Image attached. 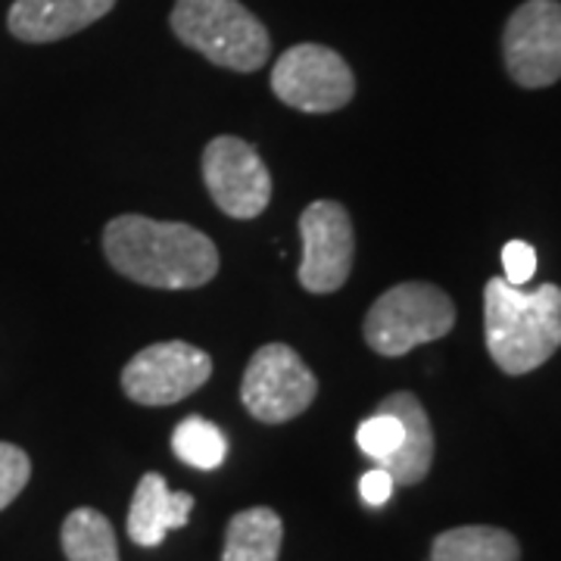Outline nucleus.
Wrapping results in <instances>:
<instances>
[{"label": "nucleus", "instance_id": "nucleus-4", "mask_svg": "<svg viewBox=\"0 0 561 561\" xmlns=\"http://www.w3.org/2000/svg\"><path fill=\"white\" fill-rule=\"evenodd\" d=\"M456 324L449 294L427 280H405L371 302L365 316V343L387 359L412 353L421 343L446 337Z\"/></svg>", "mask_w": 561, "mask_h": 561}, {"label": "nucleus", "instance_id": "nucleus-13", "mask_svg": "<svg viewBox=\"0 0 561 561\" xmlns=\"http://www.w3.org/2000/svg\"><path fill=\"white\" fill-rule=\"evenodd\" d=\"M191 512H194V496L169 490L165 478L150 471L140 478L128 508V537L138 546L153 549L165 540L169 530H179L191 522Z\"/></svg>", "mask_w": 561, "mask_h": 561}, {"label": "nucleus", "instance_id": "nucleus-5", "mask_svg": "<svg viewBox=\"0 0 561 561\" xmlns=\"http://www.w3.org/2000/svg\"><path fill=\"white\" fill-rule=\"evenodd\" d=\"M316 393V375L287 343H265L243 371L241 400L247 412L262 424L294 421L312 405Z\"/></svg>", "mask_w": 561, "mask_h": 561}, {"label": "nucleus", "instance_id": "nucleus-1", "mask_svg": "<svg viewBox=\"0 0 561 561\" xmlns=\"http://www.w3.org/2000/svg\"><path fill=\"white\" fill-rule=\"evenodd\" d=\"M110 265L157 290H194L219 272V250L203 231L184 221L119 216L103 228Z\"/></svg>", "mask_w": 561, "mask_h": 561}, {"label": "nucleus", "instance_id": "nucleus-10", "mask_svg": "<svg viewBox=\"0 0 561 561\" xmlns=\"http://www.w3.org/2000/svg\"><path fill=\"white\" fill-rule=\"evenodd\" d=\"M302 262L300 284L309 294H334L341 290L356 256V234L350 213L341 203L319 201L306 206L300 216Z\"/></svg>", "mask_w": 561, "mask_h": 561}, {"label": "nucleus", "instance_id": "nucleus-15", "mask_svg": "<svg viewBox=\"0 0 561 561\" xmlns=\"http://www.w3.org/2000/svg\"><path fill=\"white\" fill-rule=\"evenodd\" d=\"M431 561H522L518 540L500 527H453L431 546Z\"/></svg>", "mask_w": 561, "mask_h": 561}, {"label": "nucleus", "instance_id": "nucleus-20", "mask_svg": "<svg viewBox=\"0 0 561 561\" xmlns=\"http://www.w3.org/2000/svg\"><path fill=\"white\" fill-rule=\"evenodd\" d=\"M502 268H505V280L524 287L527 280L537 275V250L527 241H508L502 247Z\"/></svg>", "mask_w": 561, "mask_h": 561}, {"label": "nucleus", "instance_id": "nucleus-3", "mask_svg": "<svg viewBox=\"0 0 561 561\" xmlns=\"http://www.w3.org/2000/svg\"><path fill=\"white\" fill-rule=\"evenodd\" d=\"M172 32L209 62L256 72L272 54L268 32L241 0H175Z\"/></svg>", "mask_w": 561, "mask_h": 561}, {"label": "nucleus", "instance_id": "nucleus-14", "mask_svg": "<svg viewBox=\"0 0 561 561\" xmlns=\"http://www.w3.org/2000/svg\"><path fill=\"white\" fill-rule=\"evenodd\" d=\"M284 524L278 512L256 505L238 512L225 530L221 561H278Z\"/></svg>", "mask_w": 561, "mask_h": 561}, {"label": "nucleus", "instance_id": "nucleus-21", "mask_svg": "<svg viewBox=\"0 0 561 561\" xmlns=\"http://www.w3.org/2000/svg\"><path fill=\"white\" fill-rule=\"evenodd\" d=\"M393 478L383 471L381 465L378 468H371V471H365L359 481V493H362V502L365 505H375V508H381L383 502L393 496Z\"/></svg>", "mask_w": 561, "mask_h": 561}, {"label": "nucleus", "instance_id": "nucleus-12", "mask_svg": "<svg viewBox=\"0 0 561 561\" xmlns=\"http://www.w3.org/2000/svg\"><path fill=\"white\" fill-rule=\"evenodd\" d=\"M378 412H390L402 424L400 449L387 461H381V468L393 478V483H405V486L421 483L427 478L431 461H434V427H431L424 405L415 393L400 390V393H390L378 405Z\"/></svg>", "mask_w": 561, "mask_h": 561}, {"label": "nucleus", "instance_id": "nucleus-7", "mask_svg": "<svg viewBox=\"0 0 561 561\" xmlns=\"http://www.w3.org/2000/svg\"><path fill=\"white\" fill-rule=\"evenodd\" d=\"M213 375V359L184 341L153 343L122 371V390L138 405H172L201 390Z\"/></svg>", "mask_w": 561, "mask_h": 561}, {"label": "nucleus", "instance_id": "nucleus-11", "mask_svg": "<svg viewBox=\"0 0 561 561\" xmlns=\"http://www.w3.org/2000/svg\"><path fill=\"white\" fill-rule=\"evenodd\" d=\"M116 0H16L7 25L25 44H50L103 20Z\"/></svg>", "mask_w": 561, "mask_h": 561}, {"label": "nucleus", "instance_id": "nucleus-9", "mask_svg": "<svg viewBox=\"0 0 561 561\" xmlns=\"http://www.w3.org/2000/svg\"><path fill=\"white\" fill-rule=\"evenodd\" d=\"M203 181L209 197L231 219H256L272 203V175L260 153L241 138L221 135L203 150Z\"/></svg>", "mask_w": 561, "mask_h": 561}, {"label": "nucleus", "instance_id": "nucleus-19", "mask_svg": "<svg viewBox=\"0 0 561 561\" xmlns=\"http://www.w3.org/2000/svg\"><path fill=\"white\" fill-rule=\"evenodd\" d=\"M28 478H32V461L25 449L13 443H0V512L20 496Z\"/></svg>", "mask_w": 561, "mask_h": 561}, {"label": "nucleus", "instance_id": "nucleus-17", "mask_svg": "<svg viewBox=\"0 0 561 561\" xmlns=\"http://www.w3.org/2000/svg\"><path fill=\"white\" fill-rule=\"evenodd\" d=\"M172 449L181 461H187L191 468H201V471H213L219 468L225 456H228V440L221 434L219 424L201 419V415H191L175 427L172 434Z\"/></svg>", "mask_w": 561, "mask_h": 561}, {"label": "nucleus", "instance_id": "nucleus-8", "mask_svg": "<svg viewBox=\"0 0 561 561\" xmlns=\"http://www.w3.org/2000/svg\"><path fill=\"white\" fill-rule=\"evenodd\" d=\"M505 69L522 88H549L561 79V3L527 0L502 35Z\"/></svg>", "mask_w": 561, "mask_h": 561}, {"label": "nucleus", "instance_id": "nucleus-6", "mask_svg": "<svg viewBox=\"0 0 561 561\" xmlns=\"http://www.w3.org/2000/svg\"><path fill=\"white\" fill-rule=\"evenodd\" d=\"M272 91L300 113H334L356 94L353 69L337 50L321 44H297L272 69Z\"/></svg>", "mask_w": 561, "mask_h": 561}, {"label": "nucleus", "instance_id": "nucleus-2", "mask_svg": "<svg viewBox=\"0 0 561 561\" xmlns=\"http://www.w3.org/2000/svg\"><path fill=\"white\" fill-rule=\"evenodd\" d=\"M483 334L505 375L540 368L561 346V287L540 284L524 290L505 278H490L483 287Z\"/></svg>", "mask_w": 561, "mask_h": 561}, {"label": "nucleus", "instance_id": "nucleus-18", "mask_svg": "<svg viewBox=\"0 0 561 561\" xmlns=\"http://www.w3.org/2000/svg\"><path fill=\"white\" fill-rule=\"evenodd\" d=\"M356 443H359V449L368 456V459H375L378 465L387 461L397 449H400L402 443V424L397 415H390V412H375L371 419H365L359 424V431H356Z\"/></svg>", "mask_w": 561, "mask_h": 561}, {"label": "nucleus", "instance_id": "nucleus-16", "mask_svg": "<svg viewBox=\"0 0 561 561\" xmlns=\"http://www.w3.org/2000/svg\"><path fill=\"white\" fill-rule=\"evenodd\" d=\"M60 540L69 561H119L116 530L98 508H76L62 522Z\"/></svg>", "mask_w": 561, "mask_h": 561}]
</instances>
